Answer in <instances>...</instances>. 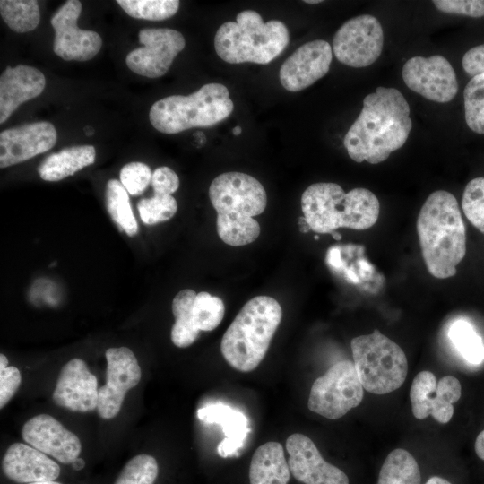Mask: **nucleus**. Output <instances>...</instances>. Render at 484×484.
Returning a JSON list of instances; mask_svg holds the SVG:
<instances>
[{
    "mask_svg": "<svg viewBox=\"0 0 484 484\" xmlns=\"http://www.w3.org/2000/svg\"><path fill=\"white\" fill-rule=\"evenodd\" d=\"M98 396L97 377L85 361L74 358L62 367L53 392L56 405L72 411H91L97 409Z\"/></svg>",
    "mask_w": 484,
    "mask_h": 484,
    "instance_id": "obj_20",
    "label": "nucleus"
},
{
    "mask_svg": "<svg viewBox=\"0 0 484 484\" xmlns=\"http://www.w3.org/2000/svg\"><path fill=\"white\" fill-rule=\"evenodd\" d=\"M261 228L254 218H229L217 215V232L227 245L240 246L254 242Z\"/></svg>",
    "mask_w": 484,
    "mask_h": 484,
    "instance_id": "obj_30",
    "label": "nucleus"
},
{
    "mask_svg": "<svg viewBox=\"0 0 484 484\" xmlns=\"http://www.w3.org/2000/svg\"><path fill=\"white\" fill-rule=\"evenodd\" d=\"M474 449L478 457L484 461V430L478 435Z\"/></svg>",
    "mask_w": 484,
    "mask_h": 484,
    "instance_id": "obj_44",
    "label": "nucleus"
},
{
    "mask_svg": "<svg viewBox=\"0 0 484 484\" xmlns=\"http://www.w3.org/2000/svg\"><path fill=\"white\" fill-rule=\"evenodd\" d=\"M425 484H452L447 480L438 477V476H433L429 478Z\"/></svg>",
    "mask_w": 484,
    "mask_h": 484,
    "instance_id": "obj_45",
    "label": "nucleus"
},
{
    "mask_svg": "<svg viewBox=\"0 0 484 484\" xmlns=\"http://www.w3.org/2000/svg\"><path fill=\"white\" fill-rule=\"evenodd\" d=\"M363 389L354 363L339 361L313 383L307 407L324 418L337 419L361 402Z\"/></svg>",
    "mask_w": 484,
    "mask_h": 484,
    "instance_id": "obj_8",
    "label": "nucleus"
},
{
    "mask_svg": "<svg viewBox=\"0 0 484 484\" xmlns=\"http://www.w3.org/2000/svg\"><path fill=\"white\" fill-rule=\"evenodd\" d=\"M84 461L82 458L77 457L73 462V468L75 470H81L84 467Z\"/></svg>",
    "mask_w": 484,
    "mask_h": 484,
    "instance_id": "obj_47",
    "label": "nucleus"
},
{
    "mask_svg": "<svg viewBox=\"0 0 484 484\" xmlns=\"http://www.w3.org/2000/svg\"><path fill=\"white\" fill-rule=\"evenodd\" d=\"M81 12V2L69 0L58 8L50 21L55 30L53 50L66 61L90 60L99 52L102 46L98 32L78 27L77 20Z\"/></svg>",
    "mask_w": 484,
    "mask_h": 484,
    "instance_id": "obj_13",
    "label": "nucleus"
},
{
    "mask_svg": "<svg viewBox=\"0 0 484 484\" xmlns=\"http://www.w3.org/2000/svg\"><path fill=\"white\" fill-rule=\"evenodd\" d=\"M461 393V384L456 377L446 376L436 383L432 372L421 371L414 377L410 390L412 413L418 419L431 415L439 423L445 424L453 417V404L459 401Z\"/></svg>",
    "mask_w": 484,
    "mask_h": 484,
    "instance_id": "obj_15",
    "label": "nucleus"
},
{
    "mask_svg": "<svg viewBox=\"0 0 484 484\" xmlns=\"http://www.w3.org/2000/svg\"><path fill=\"white\" fill-rule=\"evenodd\" d=\"M105 356L106 384L99 388L97 411L102 419H110L118 414L126 393L138 385L142 373L129 348H109Z\"/></svg>",
    "mask_w": 484,
    "mask_h": 484,
    "instance_id": "obj_14",
    "label": "nucleus"
},
{
    "mask_svg": "<svg viewBox=\"0 0 484 484\" xmlns=\"http://www.w3.org/2000/svg\"><path fill=\"white\" fill-rule=\"evenodd\" d=\"M419 467L412 454L405 449L393 450L385 458L377 484H420Z\"/></svg>",
    "mask_w": 484,
    "mask_h": 484,
    "instance_id": "obj_27",
    "label": "nucleus"
},
{
    "mask_svg": "<svg viewBox=\"0 0 484 484\" xmlns=\"http://www.w3.org/2000/svg\"><path fill=\"white\" fill-rule=\"evenodd\" d=\"M304 2L310 4H319L322 1L321 0H305Z\"/></svg>",
    "mask_w": 484,
    "mask_h": 484,
    "instance_id": "obj_52",
    "label": "nucleus"
},
{
    "mask_svg": "<svg viewBox=\"0 0 484 484\" xmlns=\"http://www.w3.org/2000/svg\"><path fill=\"white\" fill-rule=\"evenodd\" d=\"M95 158L94 146H72L48 155L39 166L38 172L43 180L56 182L93 164Z\"/></svg>",
    "mask_w": 484,
    "mask_h": 484,
    "instance_id": "obj_25",
    "label": "nucleus"
},
{
    "mask_svg": "<svg viewBox=\"0 0 484 484\" xmlns=\"http://www.w3.org/2000/svg\"><path fill=\"white\" fill-rule=\"evenodd\" d=\"M117 3L131 17L149 21L170 18L179 8L177 0H117Z\"/></svg>",
    "mask_w": 484,
    "mask_h": 484,
    "instance_id": "obj_32",
    "label": "nucleus"
},
{
    "mask_svg": "<svg viewBox=\"0 0 484 484\" xmlns=\"http://www.w3.org/2000/svg\"><path fill=\"white\" fill-rule=\"evenodd\" d=\"M462 208L469 221L484 234V177L473 178L466 185Z\"/></svg>",
    "mask_w": 484,
    "mask_h": 484,
    "instance_id": "obj_37",
    "label": "nucleus"
},
{
    "mask_svg": "<svg viewBox=\"0 0 484 484\" xmlns=\"http://www.w3.org/2000/svg\"><path fill=\"white\" fill-rule=\"evenodd\" d=\"M298 226H299V230L302 233H307L309 230H311V229H310L309 225L307 224V222L306 221V219L304 218V216L299 217V219H298Z\"/></svg>",
    "mask_w": 484,
    "mask_h": 484,
    "instance_id": "obj_46",
    "label": "nucleus"
},
{
    "mask_svg": "<svg viewBox=\"0 0 484 484\" xmlns=\"http://www.w3.org/2000/svg\"><path fill=\"white\" fill-rule=\"evenodd\" d=\"M138 38L143 47L132 50L125 63L131 71L148 78L164 75L186 46L184 36L169 28L143 29Z\"/></svg>",
    "mask_w": 484,
    "mask_h": 484,
    "instance_id": "obj_11",
    "label": "nucleus"
},
{
    "mask_svg": "<svg viewBox=\"0 0 484 484\" xmlns=\"http://www.w3.org/2000/svg\"><path fill=\"white\" fill-rule=\"evenodd\" d=\"M290 476L282 445L267 442L253 454L249 467L250 484H287Z\"/></svg>",
    "mask_w": 484,
    "mask_h": 484,
    "instance_id": "obj_24",
    "label": "nucleus"
},
{
    "mask_svg": "<svg viewBox=\"0 0 484 484\" xmlns=\"http://www.w3.org/2000/svg\"><path fill=\"white\" fill-rule=\"evenodd\" d=\"M412 127L410 107L394 88L377 87L363 99V108L343 138L356 162L377 164L402 147Z\"/></svg>",
    "mask_w": 484,
    "mask_h": 484,
    "instance_id": "obj_1",
    "label": "nucleus"
},
{
    "mask_svg": "<svg viewBox=\"0 0 484 484\" xmlns=\"http://www.w3.org/2000/svg\"><path fill=\"white\" fill-rule=\"evenodd\" d=\"M331 235L335 240H340L341 238V236L335 231L332 232Z\"/></svg>",
    "mask_w": 484,
    "mask_h": 484,
    "instance_id": "obj_51",
    "label": "nucleus"
},
{
    "mask_svg": "<svg viewBox=\"0 0 484 484\" xmlns=\"http://www.w3.org/2000/svg\"><path fill=\"white\" fill-rule=\"evenodd\" d=\"M463 99L467 125L484 134V73L470 80L463 91Z\"/></svg>",
    "mask_w": 484,
    "mask_h": 484,
    "instance_id": "obj_33",
    "label": "nucleus"
},
{
    "mask_svg": "<svg viewBox=\"0 0 484 484\" xmlns=\"http://www.w3.org/2000/svg\"><path fill=\"white\" fill-rule=\"evenodd\" d=\"M197 418L205 423L221 426L225 438L219 444L217 450L223 458L237 455L250 432L247 418L242 412L222 403L200 408Z\"/></svg>",
    "mask_w": 484,
    "mask_h": 484,
    "instance_id": "obj_23",
    "label": "nucleus"
},
{
    "mask_svg": "<svg viewBox=\"0 0 484 484\" xmlns=\"http://www.w3.org/2000/svg\"><path fill=\"white\" fill-rule=\"evenodd\" d=\"M332 58L333 49L327 41L315 39L303 44L281 65V84L292 92L309 87L328 73Z\"/></svg>",
    "mask_w": 484,
    "mask_h": 484,
    "instance_id": "obj_16",
    "label": "nucleus"
},
{
    "mask_svg": "<svg viewBox=\"0 0 484 484\" xmlns=\"http://www.w3.org/2000/svg\"><path fill=\"white\" fill-rule=\"evenodd\" d=\"M232 131H233L234 135H238V134H241L242 129H241L240 126L237 125V126H235V127L233 128Z\"/></svg>",
    "mask_w": 484,
    "mask_h": 484,
    "instance_id": "obj_49",
    "label": "nucleus"
},
{
    "mask_svg": "<svg viewBox=\"0 0 484 484\" xmlns=\"http://www.w3.org/2000/svg\"><path fill=\"white\" fill-rule=\"evenodd\" d=\"M23 440L62 463H72L82 450L76 435L48 414H39L27 420L22 431Z\"/></svg>",
    "mask_w": 484,
    "mask_h": 484,
    "instance_id": "obj_19",
    "label": "nucleus"
},
{
    "mask_svg": "<svg viewBox=\"0 0 484 484\" xmlns=\"http://www.w3.org/2000/svg\"><path fill=\"white\" fill-rule=\"evenodd\" d=\"M279 302L269 296L248 300L226 330L220 350L235 369L250 372L264 359L281 321Z\"/></svg>",
    "mask_w": 484,
    "mask_h": 484,
    "instance_id": "obj_4",
    "label": "nucleus"
},
{
    "mask_svg": "<svg viewBox=\"0 0 484 484\" xmlns=\"http://www.w3.org/2000/svg\"><path fill=\"white\" fill-rule=\"evenodd\" d=\"M301 209L311 230L332 233L339 228L364 230L377 221L380 204L373 192L358 187L345 193L331 182L310 185L302 194Z\"/></svg>",
    "mask_w": 484,
    "mask_h": 484,
    "instance_id": "obj_3",
    "label": "nucleus"
},
{
    "mask_svg": "<svg viewBox=\"0 0 484 484\" xmlns=\"http://www.w3.org/2000/svg\"><path fill=\"white\" fill-rule=\"evenodd\" d=\"M2 469L17 483L52 481L60 474L59 465L39 450L22 443H14L6 450Z\"/></svg>",
    "mask_w": 484,
    "mask_h": 484,
    "instance_id": "obj_21",
    "label": "nucleus"
},
{
    "mask_svg": "<svg viewBox=\"0 0 484 484\" xmlns=\"http://www.w3.org/2000/svg\"><path fill=\"white\" fill-rule=\"evenodd\" d=\"M422 258L437 279L456 273L466 254V229L456 198L445 190L433 192L423 203L416 223Z\"/></svg>",
    "mask_w": 484,
    "mask_h": 484,
    "instance_id": "obj_2",
    "label": "nucleus"
},
{
    "mask_svg": "<svg viewBox=\"0 0 484 484\" xmlns=\"http://www.w3.org/2000/svg\"><path fill=\"white\" fill-rule=\"evenodd\" d=\"M350 347L354 366L363 388L385 394L402 386L408 373V361L402 348L377 329L353 338Z\"/></svg>",
    "mask_w": 484,
    "mask_h": 484,
    "instance_id": "obj_7",
    "label": "nucleus"
},
{
    "mask_svg": "<svg viewBox=\"0 0 484 484\" xmlns=\"http://www.w3.org/2000/svg\"><path fill=\"white\" fill-rule=\"evenodd\" d=\"M327 262L330 265L333 266L334 268L341 267V260L339 249L335 247H332L331 249L328 250Z\"/></svg>",
    "mask_w": 484,
    "mask_h": 484,
    "instance_id": "obj_43",
    "label": "nucleus"
},
{
    "mask_svg": "<svg viewBox=\"0 0 484 484\" xmlns=\"http://www.w3.org/2000/svg\"><path fill=\"white\" fill-rule=\"evenodd\" d=\"M233 101L226 86L210 82L188 96L165 97L151 106L149 119L163 134H177L193 127L214 125L232 112Z\"/></svg>",
    "mask_w": 484,
    "mask_h": 484,
    "instance_id": "obj_6",
    "label": "nucleus"
},
{
    "mask_svg": "<svg viewBox=\"0 0 484 484\" xmlns=\"http://www.w3.org/2000/svg\"><path fill=\"white\" fill-rule=\"evenodd\" d=\"M137 209L142 221L147 225L164 222L177 211V203L172 195L154 194L138 202Z\"/></svg>",
    "mask_w": 484,
    "mask_h": 484,
    "instance_id": "obj_36",
    "label": "nucleus"
},
{
    "mask_svg": "<svg viewBox=\"0 0 484 484\" xmlns=\"http://www.w3.org/2000/svg\"><path fill=\"white\" fill-rule=\"evenodd\" d=\"M209 197L217 215L229 218H254L264 212L267 194L254 177L241 172H226L211 183Z\"/></svg>",
    "mask_w": 484,
    "mask_h": 484,
    "instance_id": "obj_9",
    "label": "nucleus"
},
{
    "mask_svg": "<svg viewBox=\"0 0 484 484\" xmlns=\"http://www.w3.org/2000/svg\"><path fill=\"white\" fill-rule=\"evenodd\" d=\"M289 41V30L282 22H264L257 12L245 10L237 15L236 22L220 26L214 37V48L229 64L266 65L285 49Z\"/></svg>",
    "mask_w": 484,
    "mask_h": 484,
    "instance_id": "obj_5",
    "label": "nucleus"
},
{
    "mask_svg": "<svg viewBox=\"0 0 484 484\" xmlns=\"http://www.w3.org/2000/svg\"><path fill=\"white\" fill-rule=\"evenodd\" d=\"M402 76L408 88L435 102H449L458 91L455 72L440 55L410 58L402 67Z\"/></svg>",
    "mask_w": 484,
    "mask_h": 484,
    "instance_id": "obj_12",
    "label": "nucleus"
},
{
    "mask_svg": "<svg viewBox=\"0 0 484 484\" xmlns=\"http://www.w3.org/2000/svg\"><path fill=\"white\" fill-rule=\"evenodd\" d=\"M225 313L223 301L206 291L196 295L193 307V321L199 331H212L222 321Z\"/></svg>",
    "mask_w": 484,
    "mask_h": 484,
    "instance_id": "obj_34",
    "label": "nucleus"
},
{
    "mask_svg": "<svg viewBox=\"0 0 484 484\" xmlns=\"http://www.w3.org/2000/svg\"><path fill=\"white\" fill-rule=\"evenodd\" d=\"M194 290L186 289L179 291L172 301V312L175 323L170 338L178 348H186L193 344L199 336L200 331L193 321V307L196 298Z\"/></svg>",
    "mask_w": 484,
    "mask_h": 484,
    "instance_id": "obj_26",
    "label": "nucleus"
},
{
    "mask_svg": "<svg viewBox=\"0 0 484 484\" xmlns=\"http://www.w3.org/2000/svg\"><path fill=\"white\" fill-rule=\"evenodd\" d=\"M28 484H61V483L52 480V481L34 482V483H28Z\"/></svg>",
    "mask_w": 484,
    "mask_h": 484,
    "instance_id": "obj_50",
    "label": "nucleus"
},
{
    "mask_svg": "<svg viewBox=\"0 0 484 484\" xmlns=\"http://www.w3.org/2000/svg\"><path fill=\"white\" fill-rule=\"evenodd\" d=\"M290 473L304 484H349L348 476L327 462L315 443L307 436L296 433L286 441Z\"/></svg>",
    "mask_w": 484,
    "mask_h": 484,
    "instance_id": "obj_17",
    "label": "nucleus"
},
{
    "mask_svg": "<svg viewBox=\"0 0 484 484\" xmlns=\"http://www.w3.org/2000/svg\"><path fill=\"white\" fill-rule=\"evenodd\" d=\"M53 124L39 121L0 133V168H7L50 150L56 143Z\"/></svg>",
    "mask_w": 484,
    "mask_h": 484,
    "instance_id": "obj_18",
    "label": "nucleus"
},
{
    "mask_svg": "<svg viewBox=\"0 0 484 484\" xmlns=\"http://www.w3.org/2000/svg\"><path fill=\"white\" fill-rule=\"evenodd\" d=\"M434 5L441 12L471 17L484 16V0H435Z\"/></svg>",
    "mask_w": 484,
    "mask_h": 484,
    "instance_id": "obj_39",
    "label": "nucleus"
},
{
    "mask_svg": "<svg viewBox=\"0 0 484 484\" xmlns=\"http://www.w3.org/2000/svg\"><path fill=\"white\" fill-rule=\"evenodd\" d=\"M107 210L117 225L128 236L138 231V224L131 208L128 192L117 179H109L106 186Z\"/></svg>",
    "mask_w": 484,
    "mask_h": 484,
    "instance_id": "obj_28",
    "label": "nucleus"
},
{
    "mask_svg": "<svg viewBox=\"0 0 484 484\" xmlns=\"http://www.w3.org/2000/svg\"><path fill=\"white\" fill-rule=\"evenodd\" d=\"M449 338L465 360L480 364L484 360V342L473 326L465 320H457L449 329Z\"/></svg>",
    "mask_w": 484,
    "mask_h": 484,
    "instance_id": "obj_31",
    "label": "nucleus"
},
{
    "mask_svg": "<svg viewBox=\"0 0 484 484\" xmlns=\"http://www.w3.org/2000/svg\"><path fill=\"white\" fill-rule=\"evenodd\" d=\"M22 381L19 369L14 366H8L0 370V408H4L18 390Z\"/></svg>",
    "mask_w": 484,
    "mask_h": 484,
    "instance_id": "obj_41",
    "label": "nucleus"
},
{
    "mask_svg": "<svg viewBox=\"0 0 484 484\" xmlns=\"http://www.w3.org/2000/svg\"><path fill=\"white\" fill-rule=\"evenodd\" d=\"M45 85L44 74L35 67H6L0 76V123L5 122L22 103L38 97Z\"/></svg>",
    "mask_w": 484,
    "mask_h": 484,
    "instance_id": "obj_22",
    "label": "nucleus"
},
{
    "mask_svg": "<svg viewBox=\"0 0 484 484\" xmlns=\"http://www.w3.org/2000/svg\"><path fill=\"white\" fill-rule=\"evenodd\" d=\"M151 184L154 194L171 195L178 189L179 178L173 169L162 166L153 171Z\"/></svg>",
    "mask_w": 484,
    "mask_h": 484,
    "instance_id": "obj_40",
    "label": "nucleus"
},
{
    "mask_svg": "<svg viewBox=\"0 0 484 484\" xmlns=\"http://www.w3.org/2000/svg\"><path fill=\"white\" fill-rule=\"evenodd\" d=\"M8 367V359L3 353L0 354V370H3Z\"/></svg>",
    "mask_w": 484,
    "mask_h": 484,
    "instance_id": "obj_48",
    "label": "nucleus"
},
{
    "mask_svg": "<svg viewBox=\"0 0 484 484\" xmlns=\"http://www.w3.org/2000/svg\"><path fill=\"white\" fill-rule=\"evenodd\" d=\"M152 173L150 167L143 162H130L120 170V182L132 195H140L151 181Z\"/></svg>",
    "mask_w": 484,
    "mask_h": 484,
    "instance_id": "obj_38",
    "label": "nucleus"
},
{
    "mask_svg": "<svg viewBox=\"0 0 484 484\" xmlns=\"http://www.w3.org/2000/svg\"><path fill=\"white\" fill-rule=\"evenodd\" d=\"M463 70L473 76L484 73V44L469 49L462 57Z\"/></svg>",
    "mask_w": 484,
    "mask_h": 484,
    "instance_id": "obj_42",
    "label": "nucleus"
},
{
    "mask_svg": "<svg viewBox=\"0 0 484 484\" xmlns=\"http://www.w3.org/2000/svg\"><path fill=\"white\" fill-rule=\"evenodd\" d=\"M384 47V32L379 21L369 14L345 22L333 39V52L341 63L361 68L372 65Z\"/></svg>",
    "mask_w": 484,
    "mask_h": 484,
    "instance_id": "obj_10",
    "label": "nucleus"
},
{
    "mask_svg": "<svg viewBox=\"0 0 484 484\" xmlns=\"http://www.w3.org/2000/svg\"><path fill=\"white\" fill-rule=\"evenodd\" d=\"M158 471L154 457L139 454L127 462L114 484H154Z\"/></svg>",
    "mask_w": 484,
    "mask_h": 484,
    "instance_id": "obj_35",
    "label": "nucleus"
},
{
    "mask_svg": "<svg viewBox=\"0 0 484 484\" xmlns=\"http://www.w3.org/2000/svg\"><path fill=\"white\" fill-rule=\"evenodd\" d=\"M315 239H318V238H319V237H318L317 235H315Z\"/></svg>",
    "mask_w": 484,
    "mask_h": 484,
    "instance_id": "obj_53",
    "label": "nucleus"
},
{
    "mask_svg": "<svg viewBox=\"0 0 484 484\" xmlns=\"http://www.w3.org/2000/svg\"><path fill=\"white\" fill-rule=\"evenodd\" d=\"M0 13L8 27L18 33L35 30L40 21L35 0H1Z\"/></svg>",
    "mask_w": 484,
    "mask_h": 484,
    "instance_id": "obj_29",
    "label": "nucleus"
}]
</instances>
